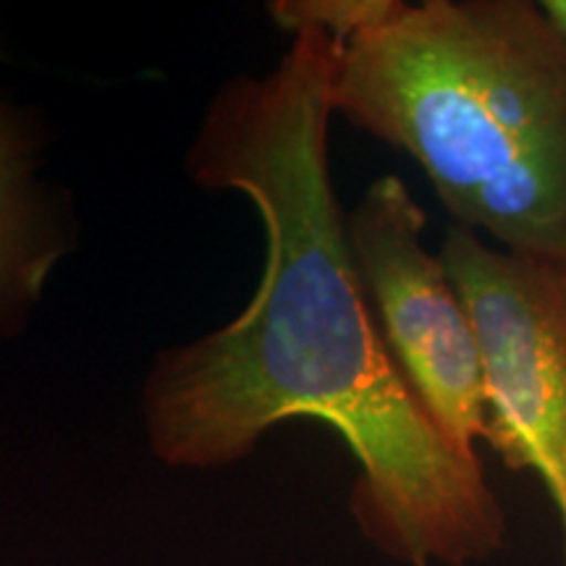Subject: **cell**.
Instances as JSON below:
<instances>
[{"label": "cell", "instance_id": "cell-1", "mask_svg": "<svg viewBox=\"0 0 566 566\" xmlns=\"http://www.w3.org/2000/svg\"><path fill=\"white\" fill-rule=\"evenodd\" d=\"M292 45L233 76L187 153L197 187L239 192L265 229L258 292L231 323L155 357L142 388L153 454L181 470L250 457L275 424L317 420L359 464L352 512L409 566H467L506 546L480 454L459 449L388 352L346 239L328 158L334 34L271 6Z\"/></svg>", "mask_w": 566, "mask_h": 566}, {"label": "cell", "instance_id": "cell-2", "mask_svg": "<svg viewBox=\"0 0 566 566\" xmlns=\"http://www.w3.org/2000/svg\"><path fill=\"white\" fill-rule=\"evenodd\" d=\"M328 32L336 116L407 153L457 226L566 275V32L546 6L349 0Z\"/></svg>", "mask_w": 566, "mask_h": 566}, {"label": "cell", "instance_id": "cell-3", "mask_svg": "<svg viewBox=\"0 0 566 566\" xmlns=\"http://www.w3.org/2000/svg\"><path fill=\"white\" fill-rule=\"evenodd\" d=\"M441 260L483 354L488 438L554 501L566 566V275L451 226Z\"/></svg>", "mask_w": 566, "mask_h": 566}, {"label": "cell", "instance_id": "cell-4", "mask_svg": "<svg viewBox=\"0 0 566 566\" xmlns=\"http://www.w3.org/2000/svg\"><path fill=\"white\" fill-rule=\"evenodd\" d=\"M428 216L399 176H380L346 218V239L384 342L420 405L459 449L488 438L483 354L443 260L428 252Z\"/></svg>", "mask_w": 566, "mask_h": 566}, {"label": "cell", "instance_id": "cell-5", "mask_svg": "<svg viewBox=\"0 0 566 566\" xmlns=\"http://www.w3.org/2000/svg\"><path fill=\"white\" fill-rule=\"evenodd\" d=\"M69 250L66 226L40 179L38 134L0 97V342L27 328Z\"/></svg>", "mask_w": 566, "mask_h": 566}, {"label": "cell", "instance_id": "cell-6", "mask_svg": "<svg viewBox=\"0 0 566 566\" xmlns=\"http://www.w3.org/2000/svg\"><path fill=\"white\" fill-rule=\"evenodd\" d=\"M546 11L556 19V24L566 32V0H546Z\"/></svg>", "mask_w": 566, "mask_h": 566}]
</instances>
